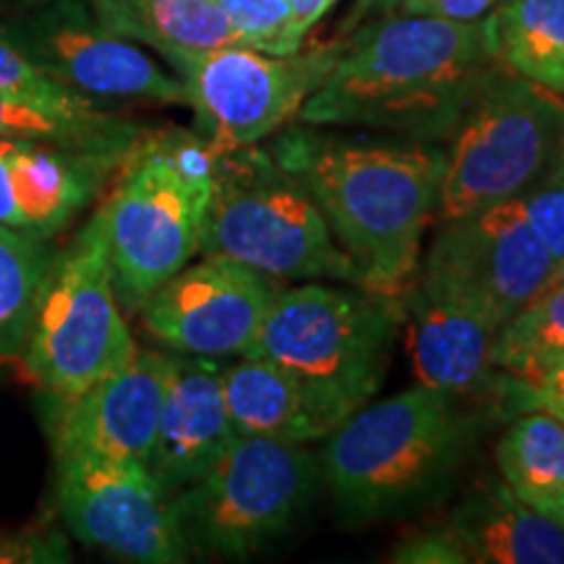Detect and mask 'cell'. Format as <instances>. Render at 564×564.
<instances>
[{
	"label": "cell",
	"instance_id": "6da1fadb",
	"mask_svg": "<svg viewBox=\"0 0 564 564\" xmlns=\"http://www.w3.org/2000/svg\"><path fill=\"white\" fill-rule=\"evenodd\" d=\"M505 68L491 13L476 21L392 13L343 40L335 66L303 102L299 121L444 144Z\"/></svg>",
	"mask_w": 564,
	"mask_h": 564
},
{
	"label": "cell",
	"instance_id": "7a4b0ae2",
	"mask_svg": "<svg viewBox=\"0 0 564 564\" xmlns=\"http://www.w3.org/2000/svg\"><path fill=\"white\" fill-rule=\"evenodd\" d=\"M267 152L312 194L358 285L403 299L419 274L423 232L440 209L444 144L345 139L291 126Z\"/></svg>",
	"mask_w": 564,
	"mask_h": 564
},
{
	"label": "cell",
	"instance_id": "3957f363",
	"mask_svg": "<svg viewBox=\"0 0 564 564\" xmlns=\"http://www.w3.org/2000/svg\"><path fill=\"white\" fill-rule=\"evenodd\" d=\"M463 400L415 384L348 415L319 455L322 481L340 520L382 523L440 502L481 426Z\"/></svg>",
	"mask_w": 564,
	"mask_h": 564
},
{
	"label": "cell",
	"instance_id": "277c9868",
	"mask_svg": "<svg viewBox=\"0 0 564 564\" xmlns=\"http://www.w3.org/2000/svg\"><path fill=\"white\" fill-rule=\"evenodd\" d=\"M400 324V301L366 288L299 282L274 293L246 356L285 369L337 429L382 390Z\"/></svg>",
	"mask_w": 564,
	"mask_h": 564
},
{
	"label": "cell",
	"instance_id": "5b68a950",
	"mask_svg": "<svg viewBox=\"0 0 564 564\" xmlns=\"http://www.w3.org/2000/svg\"><path fill=\"white\" fill-rule=\"evenodd\" d=\"M217 152L202 137L162 133L133 147L105 204L118 303L139 306L202 249Z\"/></svg>",
	"mask_w": 564,
	"mask_h": 564
},
{
	"label": "cell",
	"instance_id": "8992f818",
	"mask_svg": "<svg viewBox=\"0 0 564 564\" xmlns=\"http://www.w3.org/2000/svg\"><path fill=\"white\" fill-rule=\"evenodd\" d=\"M202 257H220L278 288L356 282V270L303 183L270 152L217 154Z\"/></svg>",
	"mask_w": 564,
	"mask_h": 564
},
{
	"label": "cell",
	"instance_id": "52a82bcc",
	"mask_svg": "<svg viewBox=\"0 0 564 564\" xmlns=\"http://www.w3.org/2000/svg\"><path fill=\"white\" fill-rule=\"evenodd\" d=\"M137 343L112 288L105 204L53 253L19 361L45 394H76L131 361Z\"/></svg>",
	"mask_w": 564,
	"mask_h": 564
},
{
	"label": "cell",
	"instance_id": "ba28073f",
	"mask_svg": "<svg viewBox=\"0 0 564 564\" xmlns=\"http://www.w3.org/2000/svg\"><path fill=\"white\" fill-rule=\"evenodd\" d=\"M319 478L308 444L236 436L199 481L173 497L188 552L228 562L262 554L293 531Z\"/></svg>",
	"mask_w": 564,
	"mask_h": 564
},
{
	"label": "cell",
	"instance_id": "9c48e42d",
	"mask_svg": "<svg viewBox=\"0 0 564 564\" xmlns=\"http://www.w3.org/2000/svg\"><path fill=\"white\" fill-rule=\"evenodd\" d=\"M564 154V97L505 68L444 144L436 217L460 220L520 199Z\"/></svg>",
	"mask_w": 564,
	"mask_h": 564
},
{
	"label": "cell",
	"instance_id": "30bf717a",
	"mask_svg": "<svg viewBox=\"0 0 564 564\" xmlns=\"http://www.w3.org/2000/svg\"><path fill=\"white\" fill-rule=\"evenodd\" d=\"M343 40L274 55L246 45L171 53L199 129L217 154L257 147L299 118L340 55Z\"/></svg>",
	"mask_w": 564,
	"mask_h": 564
},
{
	"label": "cell",
	"instance_id": "8fae6325",
	"mask_svg": "<svg viewBox=\"0 0 564 564\" xmlns=\"http://www.w3.org/2000/svg\"><path fill=\"white\" fill-rule=\"evenodd\" d=\"M0 26L34 68L89 100L188 105L178 76L105 30L84 0H47Z\"/></svg>",
	"mask_w": 564,
	"mask_h": 564
},
{
	"label": "cell",
	"instance_id": "7c38bea8",
	"mask_svg": "<svg viewBox=\"0 0 564 564\" xmlns=\"http://www.w3.org/2000/svg\"><path fill=\"white\" fill-rule=\"evenodd\" d=\"M55 491L70 533L123 562L178 564L188 552L173 497L147 465L74 455L55 457Z\"/></svg>",
	"mask_w": 564,
	"mask_h": 564
},
{
	"label": "cell",
	"instance_id": "4fadbf2b",
	"mask_svg": "<svg viewBox=\"0 0 564 564\" xmlns=\"http://www.w3.org/2000/svg\"><path fill=\"white\" fill-rule=\"evenodd\" d=\"M419 274L460 293L497 327L562 278L520 199L442 223Z\"/></svg>",
	"mask_w": 564,
	"mask_h": 564
},
{
	"label": "cell",
	"instance_id": "5bb4252c",
	"mask_svg": "<svg viewBox=\"0 0 564 564\" xmlns=\"http://www.w3.org/2000/svg\"><path fill=\"white\" fill-rule=\"evenodd\" d=\"M278 291L241 264L204 257L162 282L137 314L147 335L167 350L238 358L257 340Z\"/></svg>",
	"mask_w": 564,
	"mask_h": 564
},
{
	"label": "cell",
	"instance_id": "9a60e30c",
	"mask_svg": "<svg viewBox=\"0 0 564 564\" xmlns=\"http://www.w3.org/2000/svg\"><path fill=\"white\" fill-rule=\"evenodd\" d=\"M171 352L137 348L129 364L76 394H47L45 429L55 457L91 455L147 465Z\"/></svg>",
	"mask_w": 564,
	"mask_h": 564
},
{
	"label": "cell",
	"instance_id": "2e32d148",
	"mask_svg": "<svg viewBox=\"0 0 564 564\" xmlns=\"http://www.w3.org/2000/svg\"><path fill=\"white\" fill-rule=\"evenodd\" d=\"M123 162L0 137V228L51 241L100 196Z\"/></svg>",
	"mask_w": 564,
	"mask_h": 564
},
{
	"label": "cell",
	"instance_id": "e0dca14e",
	"mask_svg": "<svg viewBox=\"0 0 564 564\" xmlns=\"http://www.w3.org/2000/svg\"><path fill=\"white\" fill-rule=\"evenodd\" d=\"M220 358L173 352L147 470L171 497L192 486L236 440Z\"/></svg>",
	"mask_w": 564,
	"mask_h": 564
},
{
	"label": "cell",
	"instance_id": "ac0fdd59",
	"mask_svg": "<svg viewBox=\"0 0 564 564\" xmlns=\"http://www.w3.org/2000/svg\"><path fill=\"white\" fill-rule=\"evenodd\" d=\"M400 306L419 384L457 398L491 384V345L499 327L481 308L423 274H415Z\"/></svg>",
	"mask_w": 564,
	"mask_h": 564
},
{
	"label": "cell",
	"instance_id": "d6986e66",
	"mask_svg": "<svg viewBox=\"0 0 564 564\" xmlns=\"http://www.w3.org/2000/svg\"><path fill=\"white\" fill-rule=\"evenodd\" d=\"M463 564H564V525L486 481L440 523Z\"/></svg>",
	"mask_w": 564,
	"mask_h": 564
},
{
	"label": "cell",
	"instance_id": "ffe728a7",
	"mask_svg": "<svg viewBox=\"0 0 564 564\" xmlns=\"http://www.w3.org/2000/svg\"><path fill=\"white\" fill-rule=\"evenodd\" d=\"M223 394L238 436L288 444H314L335 432L308 392L278 364L259 356H238L223 366Z\"/></svg>",
	"mask_w": 564,
	"mask_h": 564
},
{
	"label": "cell",
	"instance_id": "44dd1931",
	"mask_svg": "<svg viewBox=\"0 0 564 564\" xmlns=\"http://www.w3.org/2000/svg\"><path fill=\"white\" fill-rule=\"evenodd\" d=\"M105 30L137 45L171 53L243 45L212 0H84Z\"/></svg>",
	"mask_w": 564,
	"mask_h": 564
},
{
	"label": "cell",
	"instance_id": "7402d4cb",
	"mask_svg": "<svg viewBox=\"0 0 564 564\" xmlns=\"http://www.w3.org/2000/svg\"><path fill=\"white\" fill-rule=\"evenodd\" d=\"M147 129L97 105L87 108H47L0 91V137L30 139L61 150L129 160Z\"/></svg>",
	"mask_w": 564,
	"mask_h": 564
},
{
	"label": "cell",
	"instance_id": "603a6c76",
	"mask_svg": "<svg viewBox=\"0 0 564 564\" xmlns=\"http://www.w3.org/2000/svg\"><path fill=\"white\" fill-rule=\"evenodd\" d=\"M497 468L520 502L564 525V421L544 411L518 415L497 444Z\"/></svg>",
	"mask_w": 564,
	"mask_h": 564
},
{
	"label": "cell",
	"instance_id": "cb8c5ba5",
	"mask_svg": "<svg viewBox=\"0 0 564 564\" xmlns=\"http://www.w3.org/2000/svg\"><path fill=\"white\" fill-rule=\"evenodd\" d=\"M491 24L505 66L564 97V0H502Z\"/></svg>",
	"mask_w": 564,
	"mask_h": 564
},
{
	"label": "cell",
	"instance_id": "d4e9b609",
	"mask_svg": "<svg viewBox=\"0 0 564 564\" xmlns=\"http://www.w3.org/2000/svg\"><path fill=\"white\" fill-rule=\"evenodd\" d=\"M564 356V274L528 301L510 322L499 327L491 345L494 371L505 377H539Z\"/></svg>",
	"mask_w": 564,
	"mask_h": 564
},
{
	"label": "cell",
	"instance_id": "484cf974",
	"mask_svg": "<svg viewBox=\"0 0 564 564\" xmlns=\"http://www.w3.org/2000/svg\"><path fill=\"white\" fill-rule=\"evenodd\" d=\"M51 257L45 241L0 228V364L21 356Z\"/></svg>",
	"mask_w": 564,
	"mask_h": 564
},
{
	"label": "cell",
	"instance_id": "4316f807",
	"mask_svg": "<svg viewBox=\"0 0 564 564\" xmlns=\"http://www.w3.org/2000/svg\"><path fill=\"white\" fill-rule=\"evenodd\" d=\"M212 3L228 17L246 47L274 55H288L303 47L291 32L288 0H212Z\"/></svg>",
	"mask_w": 564,
	"mask_h": 564
},
{
	"label": "cell",
	"instance_id": "83f0119b",
	"mask_svg": "<svg viewBox=\"0 0 564 564\" xmlns=\"http://www.w3.org/2000/svg\"><path fill=\"white\" fill-rule=\"evenodd\" d=\"M0 91L21 97V100L47 105V108H87V105H97L89 97L76 95V91L42 74L40 68H34L9 40L3 26H0Z\"/></svg>",
	"mask_w": 564,
	"mask_h": 564
},
{
	"label": "cell",
	"instance_id": "f1b7e54d",
	"mask_svg": "<svg viewBox=\"0 0 564 564\" xmlns=\"http://www.w3.org/2000/svg\"><path fill=\"white\" fill-rule=\"evenodd\" d=\"M523 212L556 270L564 274V154L533 188L520 196Z\"/></svg>",
	"mask_w": 564,
	"mask_h": 564
},
{
	"label": "cell",
	"instance_id": "f546056e",
	"mask_svg": "<svg viewBox=\"0 0 564 564\" xmlns=\"http://www.w3.org/2000/svg\"><path fill=\"white\" fill-rule=\"evenodd\" d=\"M502 382L510 384V392H514V405L523 408V411L564 415V356L541 371L539 377L518 382V379L502 373Z\"/></svg>",
	"mask_w": 564,
	"mask_h": 564
},
{
	"label": "cell",
	"instance_id": "4dcf8cb0",
	"mask_svg": "<svg viewBox=\"0 0 564 564\" xmlns=\"http://www.w3.org/2000/svg\"><path fill=\"white\" fill-rule=\"evenodd\" d=\"M387 560L403 564H463L453 539H449L440 523L405 535Z\"/></svg>",
	"mask_w": 564,
	"mask_h": 564
},
{
	"label": "cell",
	"instance_id": "1f68e13d",
	"mask_svg": "<svg viewBox=\"0 0 564 564\" xmlns=\"http://www.w3.org/2000/svg\"><path fill=\"white\" fill-rule=\"evenodd\" d=\"M502 0H413L403 13H423L453 21H476L489 17Z\"/></svg>",
	"mask_w": 564,
	"mask_h": 564
},
{
	"label": "cell",
	"instance_id": "d6a6232c",
	"mask_svg": "<svg viewBox=\"0 0 564 564\" xmlns=\"http://www.w3.org/2000/svg\"><path fill=\"white\" fill-rule=\"evenodd\" d=\"M337 0H288L291 6V32L293 37L301 42L306 40V34L314 30L316 21L327 17V11L333 9Z\"/></svg>",
	"mask_w": 564,
	"mask_h": 564
},
{
	"label": "cell",
	"instance_id": "836d02e7",
	"mask_svg": "<svg viewBox=\"0 0 564 564\" xmlns=\"http://www.w3.org/2000/svg\"><path fill=\"white\" fill-rule=\"evenodd\" d=\"M413 0H356L352 11L345 19L343 32H352L358 26L366 24V21L382 19V17H392V13H403Z\"/></svg>",
	"mask_w": 564,
	"mask_h": 564
},
{
	"label": "cell",
	"instance_id": "e575fe53",
	"mask_svg": "<svg viewBox=\"0 0 564 564\" xmlns=\"http://www.w3.org/2000/svg\"><path fill=\"white\" fill-rule=\"evenodd\" d=\"M42 3H47V0H0V19H9V17H17V13L32 11Z\"/></svg>",
	"mask_w": 564,
	"mask_h": 564
},
{
	"label": "cell",
	"instance_id": "d590c367",
	"mask_svg": "<svg viewBox=\"0 0 564 564\" xmlns=\"http://www.w3.org/2000/svg\"><path fill=\"white\" fill-rule=\"evenodd\" d=\"M556 419H562V421H564V415H556Z\"/></svg>",
	"mask_w": 564,
	"mask_h": 564
}]
</instances>
